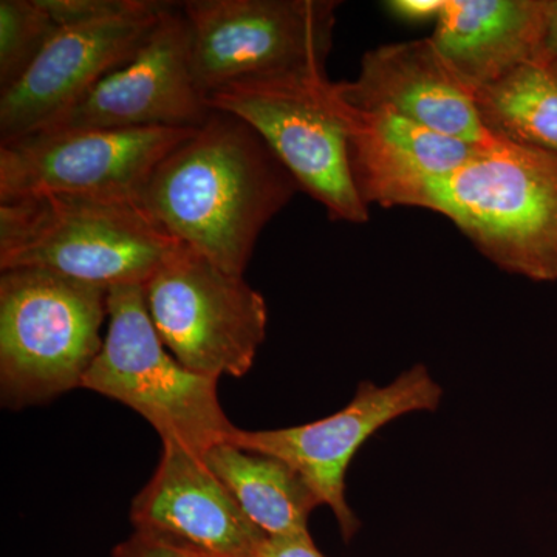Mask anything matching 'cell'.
<instances>
[{
  "mask_svg": "<svg viewBox=\"0 0 557 557\" xmlns=\"http://www.w3.org/2000/svg\"><path fill=\"white\" fill-rule=\"evenodd\" d=\"M299 190L258 132L212 110L160 161L138 201L180 244L244 277L260 234Z\"/></svg>",
  "mask_w": 557,
  "mask_h": 557,
  "instance_id": "obj_1",
  "label": "cell"
},
{
  "mask_svg": "<svg viewBox=\"0 0 557 557\" xmlns=\"http://www.w3.org/2000/svg\"><path fill=\"white\" fill-rule=\"evenodd\" d=\"M163 10L58 28L16 84L0 91V145L47 129L134 58Z\"/></svg>",
  "mask_w": 557,
  "mask_h": 557,
  "instance_id": "obj_12",
  "label": "cell"
},
{
  "mask_svg": "<svg viewBox=\"0 0 557 557\" xmlns=\"http://www.w3.org/2000/svg\"><path fill=\"white\" fill-rule=\"evenodd\" d=\"M485 129L494 137L557 152V64L527 62L474 91Z\"/></svg>",
  "mask_w": 557,
  "mask_h": 557,
  "instance_id": "obj_18",
  "label": "cell"
},
{
  "mask_svg": "<svg viewBox=\"0 0 557 557\" xmlns=\"http://www.w3.org/2000/svg\"><path fill=\"white\" fill-rule=\"evenodd\" d=\"M442 399L443 387L426 366L416 364L386 386L362 381L346 408L333 416L273 431L236 429L228 442L276 457L295 469L321 505L332 509L348 542L359 530V520L346 498L348 465L381 428L408 413L435 412Z\"/></svg>",
  "mask_w": 557,
  "mask_h": 557,
  "instance_id": "obj_9",
  "label": "cell"
},
{
  "mask_svg": "<svg viewBox=\"0 0 557 557\" xmlns=\"http://www.w3.org/2000/svg\"><path fill=\"white\" fill-rule=\"evenodd\" d=\"M259 557H325L313 539H269Z\"/></svg>",
  "mask_w": 557,
  "mask_h": 557,
  "instance_id": "obj_23",
  "label": "cell"
},
{
  "mask_svg": "<svg viewBox=\"0 0 557 557\" xmlns=\"http://www.w3.org/2000/svg\"><path fill=\"white\" fill-rule=\"evenodd\" d=\"M196 129H47L0 145V203L49 196L137 199L164 157Z\"/></svg>",
  "mask_w": 557,
  "mask_h": 557,
  "instance_id": "obj_10",
  "label": "cell"
},
{
  "mask_svg": "<svg viewBox=\"0 0 557 557\" xmlns=\"http://www.w3.org/2000/svg\"><path fill=\"white\" fill-rule=\"evenodd\" d=\"M548 0H446L431 36L472 90L545 57Z\"/></svg>",
  "mask_w": 557,
  "mask_h": 557,
  "instance_id": "obj_16",
  "label": "cell"
},
{
  "mask_svg": "<svg viewBox=\"0 0 557 557\" xmlns=\"http://www.w3.org/2000/svg\"><path fill=\"white\" fill-rule=\"evenodd\" d=\"M178 242L137 199L25 197L0 203V270L35 269L102 288L145 287Z\"/></svg>",
  "mask_w": 557,
  "mask_h": 557,
  "instance_id": "obj_2",
  "label": "cell"
},
{
  "mask_svg": "<svg viewBox=\"0 0 557 557\" xmlns=\"http://www.w3.org/2000/svg\"><path fill=\"white\" fill-rule=\"evenodd\" d=\"M335 87L355 109L391 110L440 134L479 145L496 139L480 120L474 90L458 78L431 38L368 51L357 79Z\"/></svg>",
  "mask_w": 557,
  "mask_h": 557,
  "instance_id": "obj_15",
  "label": "cell"
},
{
  "mask_svg": "<svg viewBox=\"0 0 557 557\" xmlns=\"http://www.w3.org/2000/svg\"><path fill=\"white\" fill-rule=\"evenodd\" d=\"M333 89L347 131L351 175L368 207L424 208L438 182L496 141L469 143L391 110L355 109L339 97L335 83Z\"/></svg>",
  "mask_w": 557,
  "mask_h": 557,
  "instance_id": "obj_14",
  "label": "cell"
},
{
  "mask_svg": "<svg viewBox=\"0 0 557 557\" xmlns=\"http://www.w3.org/2000/svg\"><path fill=\"white\" fill-rule=\"evenodd\" d=\"M135 531L194 557H259L269 536L242 511L201 457L175 443L132 502Z\"/></svg>",
  "mask_w": 557,
  "mask_h": 557,
  "instance_id": "obj_13",
  "label": "cell"
},
{
  "mask_svg": "<svg viewBox=\"0 0 557 557\" xmlns=\"http://www.w3.org/2000/svg\"><path fill=\"white\" fill-rule=\"evenodd\" d=\"M60 27L84 22L116 20L163 10L159 0H42Z\"/></svg>",
  "mask_w": 557,
  "mask_h": 557,
  "instance_id": "obj_20",
  "label": "cell"
},
{
  "mask_svg": "<svg viewBox=\"0 0 557 557\" xmlns=\"http://www.w3.org/2000/svg\"><path fill=\"white\" fill-rule=\"evenodd\" d=\"M58 28L42 0L0 2V91L25 75Z\"/></svg>",
  "mask_w": 557,
  "mask_h": 557,
  "instance_id": "obj_19",
  "label": "cell"
},
{
  "mask_svg": "<svg viewBox=\"0 0 557 557\" xmlns=\"http://www.w3.org/2000/svg\"><path fill=\"white\" fill-rule=\"evenodd\" d=\"M336 0H188L190 64L205 97L244 81L325 72Z\"/></svg>",
  "mask_w": 557,
  "mask_h": 557,
  "instance_id": "obj_7",
  "label": "cell"
},
{
  "mask_svg": "<svg viewBox=\"0 0 557 557\" xmlns=\"http://www.w3.org/2000/svg\"><path fill=\"white\" fill-rule=\"evenodd\" d=\"M201 460L267 536L311 539L309 518L321 502L287 463L231 442L212 446Z\"/></svg>",
  "mask_w": 557,
  "mask_h": 557,
  "instance_id": "obj_17",
  "label": "cell"
},
{
  "mask_svg": "<svg viewBox=\"0 0 557 557\" xmlns=\"http://www.w3.org/2000/svg\"><path fill=\"white\" fill-rule=\"evenodd\" d=\"M424 209L449 219L498 269L557 281V152L496 141L438 182Z\"/></svg>",
  "mask_w": 557,
  "mask_h": 557,
  "instance_id": "obj_3",
  "label": "cell"
},
{
  "mask_svg": "<svg viewBox=\"0 0 557 557\" xmlns=\"http://www.w3.org/2000/svg\"><path fill=\"white\" fill-rule=\"evenodd\" d=\"M445 7L446 0H388L384 3L391 16L408 24L437 22Z\"/></svg>",
  "mask_w": 557,
  "mask_h": 557,
  "instance_id": "obj_22",
  "label": "cell"
},
{
  "mask_svg": "<svg viewBox=\"0 0 557 557\" xmlns=\"http://www.w3.org/2000/svg\"><path fill=\"white\" fill-rule=\"evenodd\" d=\"M143 289L160 339L186 369L214 380L247 375L265 341L269 307L244 277L178 242Z\"/></svg>",
  "mask_w": 557,
  "mask_h": 557,
  "instance_id": "obj_8",
  "label": "cell"
},
{
  "mask_svg": "<svg viewBox=\"0 0 557 557\" xmlns=\"http://www.w3.org/2000/svg\"><path fill=\"white\" fill-rule=\"evenodd\" d=\"M109 289L46 270L0 276V391L3 406L42 405L83 381L100 355Z\"/></svg>",
  "mask_w": 557,
  "mask_h": 557,
  "instance_id": "obj_4",
  "label": "cell"
},
{
  "mask_svg": "<svg viewBox=\"0 0 557 557\" xmlns=\"http://www.w3.org/2000/svg\"><path fill=\"white\" fill-rule=\"evenodd\" d=\"M211 113L194 78L188 22L172 2L134 58L47 129H197Z\"/></svg>",
  "mask_w": 557,
  "mask_h": 557,
  "instance_id": "obj_11",
  "label": "cell"
},
{
  "mask_svg": "<svg viewBox=\"0 0 557 557\" xmlns=\"http://www.w3.org/2000/svg\"><path fill=\"white\" fill-rule=\"evenodd\" d=\"M113 557H194L185 549L174 547L159 537L135 531L123 544L113 549Z\"/></svg>",
  "mask_w": 557,
  "mask_h": 557,
  "instance_id": "obj_21",
  "label": "cell"
},
{
  "mask_svg": "<svg viewBox=\"0 0 557 557\" xmlns=\"http://www.w3.org/2000/svg\"><path fill=\"white\" fill-rule=\"evenodd\" d=\"M544 50L545 57L557 64V0H548Z\"/></svg>",
  "mask_w": 557,
  "mask_h": 557,
  "instance_id": "obj_24",
  "label": "cell"
},
{
  "mask_svg": "<svg viewBox=\"0 0 557 557\" xmlns=\"http://www.w3.org/2000/svg\"><path fill=\"white\" fill-rule=\"evenodd\" d=\"M209 108L249 124L332 220L366 223L348 159V137L327 72L295 73L230 84Z\"/></svg>",
  "mask_w": 557,
  "mask_h": 557,
  "instance_id": "obj_6",
  "label": "cell"
},
{
  "mask_svg": "<svg viewBox=\"0 0 557 557\" xmlns=\"http://www.w3.org/2000/svg\"><path fill=\"white\" fill-rule=\"evenodd\" d=\"M108 335L83 387L146 418L163 443L201 457L236 426L220 406L218 381L190 372L164 347L143 287L109 289Z\"/></svg>",
  "mask_w": 557,
  "mask_h": 557,
  "instance_id": "obj_5",
  "label": "cell"
}]
</instances>
